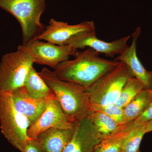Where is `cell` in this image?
<instances>
[{
  "mask_svg": "<svg viewBox=\"0 0 152 152\" xmlns=\"http://www.w3.org/2000/svg\"><path fill=\"white\" fill-rule=\"evenodd\" d=\"M89 117L94 126L98 138L102 140L113 134L122 126L102 112L93 111Z\"/></svg>",
  "mask_w": 152,
  "mask_h": 152,
  "instance_id": "ac0fdd59",
  "label": "cell"
},
{
  "mask_svg": "<svg viewBox=\"0 0 152 152\" xmlns=\"http://www.w3.org/2000/svg\"><path fill=\"white\" fill-rule=\"evenodd\" d=\"M134 77L125 63L106 73L91 86L86 88L91 104L105 105L115 104L128 80Z\"/></svg>",
  "mask_w": 152,
  "mask_h": 152,
  "instance_id": "5b68a950",
  "label": "cell"
},
{
  "mask_svg": "<svg viewBox=\"0 0 152 152\" xmlns=\"http://www.w3.org/2000/svg\"><path fill=\"white\" fill-rule=\"evenodd\" d=\"M38 73L54 93L65 113L72 122L78 123L92 113L86 88L60 80L53 71L47 68Z\"/></svg>",
  "mask_w": 152,
  "mask_h": 152,
  "instance_id": "7a4b0ae2",
  "label": "cell"
},
{
  "mask_svg": "<svg viewBox=\"0 0 152 152\" xmlns=\"http://www.w3.org/2000/svg\"><path fill=\"white\" fill-rule=\"evenodd\" d=\"M93 111L102 112L105 114L120 126L126 124L124 109L118 107L115 104L105 105L91 104Z\"/></svg>",
  "mask_w": 152,
  "mask_h": 152,
  "instance_id": "44dd1931",
  "label": "cell"
},
{
  "mask_svg": "<svg viewBox=\"0 0 152 152\" xmlns=\"http://www.w3.org/2000/svg\"><path fill=\"white\" fill-rule=\"evenodd\" d=\"M99 54L90 48L83 51H77L75 59L60 63L54 72L60 80L89 88L120 63L118 61L101 58Z\"/></svg>",
  "mask_w": 152,
  "mask_h": 152,
  "instance_id": "6da1fadb",
  "label": "cell"
},
{
  "mask_svg": "<svg viewBox=\"0 0 152 152\" xmlns=\"http://www.w3.org/2000/svg\"><path fill=\"white\" fill-rule=\"evenodd\" d=\"M144 89L143 86L137 79L134 77L130 78L123 87L115 104L124 108L133 98Z\"/></svg>",
  "mask_w": 152,
  "mask_h": 152,
  "instance_id": "d6986e66",
  "label": "cell"
},
{
  "mask_svg": "<svg viewBox=\"0 0 152 152\" xmlns=\"http://www.w3.org/2000/svg\"><path fill=\"white\" fill-rule=\"evenodd\" d=\"M130 38V36H128L107 42L98 39L96 32L89 33L76 38L69 45L77 50L86 47L91 48L99 53L104 54L106 56L113 58L115 55L121 54L128 48L127 42Z\"/></svg>",
  "mask_w": 152,
  "mask_h": 152,
  "instance_id": "30bf717a",
  "label": "cell"
},
{
  "mask_svg": "<svg viewBox=\"0 0 152 152\" xmlns=\"http://www.w3.org/2000/svg\"><path fill=\"white\" fill-rule=\"evenodd\" d=\"M49 23L43 32L34 40L46 41L58 45H69L76 38L86 34L96 32L95 23L93 21L71 25L51 19Z\"/></svg>",
  "mask_w": 152,
  "mask_h": 152,
  "instance_id": "52a82bcc",
  "label": "cell"
},
{
  "mask_svg": "<svg viewBox=\"0 0 152 152\" xmlns=\"http://www.w3.org/2000/svg\"><path fill=\"white\" fill-rule=\"evenodd\" d=\"M75 126L70 129L50 128L41 133L37 139L44 152H63L72 137Z\"/></svg>",
  "mask_w": 152,
  "mask_h": 152,
  "instance_id": "5bb4252c",
  "label": "cell"
},
{
  "mask_svg": "<svg viewBox=\"0 0 152 152\" xmlns=\"http://www.w3.org/2000/svg\"><path fill=\"white\" fill-rule=\"evenodd\" d=\"M10 93L15 108L26 117L31 124L39 118L46 108V100L32 97L23 86L16 89Z\"/></svg>",
  "mask_w": 152,
  "mask_h": 152,
  "instance_id": "4fadbf2b",
  "label": "cell"
},
{
  "mask_svg": "<svg viewBox=\"0 0 152 152\" xmlns=\"http://www.w3.org/2000/svg\"><path fill=\"white\" fill-rule=\"evenodd\" d=\"M34 62L26 46H19L16 52L3 56L0 62V93L11 92L23 86Z\"/></svg>",
  "mask_w": 152,
  "mask_h": 152,
  "instance_id": "8992f818",
  "label": "cell"
},
{
  "mask_svg": "<svg viewBox=\"0 0 152 152\" xmlns=\"http://www.w3.org/2000/svg\"><path fill=\"white\" fill-rule=\"evenodd\" d=\"M26 47L35 63L50 67L54 69L60 63L75 56L78 51L69 45L60 46L39 40L30 42Z\"/></svg>",
  "mask_w": 152,
  "mask_h": 152,
  "instance_id": "9c48e42d",
  "label": "cell"
},
{
  "mask_svg": "<svg viewBox=\"0 0 152 152\" xmlns=\"http://www.w3.org/2000/svg\"><path fill=\"white\" fill-rule=\"evenodd\" d=\"M152 99V90L144 89L124 108L126 123L131 122L143 113Z\"/></svg>",
  "mask_w": 152,
  "mask_h": 152,
  "instance_id": "2e32d148",
  "label": "cell"
},
{
  "mask_svg": "<svg viewBox=\"0 0 152 152\" xmlns=\"http://www.w3.org/2000/svg\"><path fill=\"white\" fill-rule=\"evenodd\" d=\"M131 129L129 123L123 125L113 134L102 139L94 152H122L123 143Z\"/></svg>",
  "mask_w": 152,
  "mask_h": 152,
  "instance_id": "e0dca14e",
  "label": "cell"
},
{
  "mask_svg": "<svg viewBox=\"0 0 152 152\" xmlns=\"http://www.w3.org/2000/svg\"><path fill=\"white\" fill-rule=\"evenodd\" d=\"M0 8L18 20L23 33V45L34 40L45 30L41 23L45 0H0Z\"/></svg>",
  "mask_w": 152,
  "mask_h": 152,
  "instance_id": "3957f363",
  "label": "cell"
},
{
  "mask_svg": "<svg viewBox=\"0 0 152 152\" xmlns=\"http://www.w3.org/2000/svg\"><path fill=\"white\" fill-rule=\"evenodd\" d=\"M152 120V99L149 105L147 108L139 118L129 123V125L132 129L141 126H144L147 123Z\"/></svg>",
  "mask_w": 152,
  "mask_h": 152,
  "instance_id": "7402d4cb",
  "label": "cell"
},
{
  "mask_svg": "<svg viewBox=\"0 0 152 152\" xmlns=\"http://www.w3.org/2000/svg\"><path fill=\"white\" fill-rule=\"evenodd\" d=\"M102 140L89 116L77 123L72 137L63 152H94Z\"/></svg>",
  "mask_w": 152,
  "mask_h": 152,
  "instance_id": "8fae6325",
  "label": "cell"
},
{
  "mask_svg": "<svg viewBox=\"0 0 152 152\" xmlns=\"http://www.w3.org/2000/svg\"><path fill=\"white\" fill-rule=\"evenodd\" d=\"M137 152H141L140 151V150H139Z\"/></svg>",
  "mask_w": 152,
  "mask_h": 152,
  "instance_id": "d4e9b609",
  "label": "cell"
},
{
  "mask_svg": "<svg viewBox=\"0 0 152 152\" xmlns=\"http://www.w3.org/2000/svg\"><path fill=\"white\" fill-rule=\"evenodd\" d=\"M24 152H44L37 139H31L28 142Z\"/></svg>",
  "mask_w": 152,
  "mask_h": 152,
  "instance_id": "603a6c76",
  "label": "cell"
},
{
  "mask_svg": "<svg viewBox=\"0 0 152 152\" xmlns=\"http://www.w3.org/2000/svg\"><path fill=\"white\" fill-rule=\"evenodd\" d=\"M146 134L145 125L131 129L123 143L122 152H137Z\"/></svg>",
  "mask_w": 152,
  "mask_h": 152,
  "instance_id": "ffe728a7",
  "label": "cell"
},
{
  "mask_svg": "<svg viewBox=\"0 0 152 152\" xmlns=\"http://www.w3.org/2000/svg\"><path fill=\"white\" fill-rule=\"evenodd\" d=\"M23 87L28 94L35 99L48 100L56 97L54 93L33 66L27 76Z\"/></svg>",
  "mask_w": 152,
  "mask_h": 152,
  "instance_id": "9a60e30c",
  "label": "cell"
},
{
  "mask_svg": "<svg viewBox=\"0 0 152 152\" xmlns=\"http://www.w3.org/2000/svg\"><path fill=\"white\" fill-rule=\"evenodd\" d=\"M145 127L146 133L152 132V120L147 123L145 125Z\"/></svg>",
  "mask_w": 152,
  "mask_h": 152,
  "instance_id": "cb8c5ba5",
  "label": "cell"
},
{
  "mask_svg": "<svg viewBox=\"0 0 152 152\" xmlns=\"http://www.w3.org/2000/svg\"><path fill=\"white\" fill-rule=\"evenodd\" d=\"M31 123L14 107L10 92L0 93V128L6 139L16 149L24 152Z\"/></svg>",
  "mask_w": 152,
  "mask_h": 152,
  "instance_id": "277c9868",
  "label": "cell"
},
{
  "mask_svg": "<svg viewBox=\"0 0 152 152\" xmlns=\"http://www.w3.org/2000/svg\"><path fill=\"white\" fill-rule=\"evenodd\" d=\"M77 124L66 115L56 98H52L47 100L46 108L39 118L31 124L27 135L30 139H35L41 133L50 128L70 129Z\"/></svg>",
  "mask_w": 152,
  "mask_h": 152,
  "instance_id": "ba28073f",
  "label": "cell"
},
{
  "mask_svg": "<svg viewBox=\"0 0 152 152\" xmlns=\"http://www.w3.org/2000/svg\"><path fill=\"white\" fill-rule=\"evenodd\" d=\"M141 33L140 27L132 34V42L115 61L125 63L130 69L134 77L140 82L145 89L152 90V71H147L140 61L137 54V41Z\"/></svg>",
  "mask_w": 152,
  "mask_h": 152,
  "instance_id": "7c38bea8",
  "label": "cell"
}]
</instances>
